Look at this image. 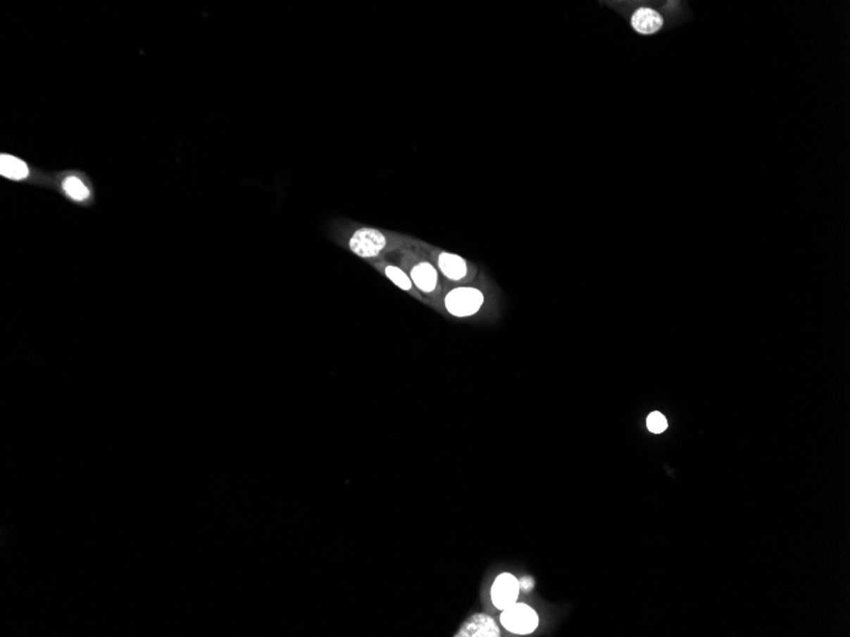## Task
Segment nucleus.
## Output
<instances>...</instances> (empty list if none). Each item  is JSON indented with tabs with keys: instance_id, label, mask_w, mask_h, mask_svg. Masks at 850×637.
<instances>
[{
	"instance_id": "f257e3e1",
	"label": "nucleus",
	"mask_w": 850,
	"mask_h": 637,
	"mask_svg": "<svg viewBox=\"0 0 850 637\" xmlns=\"http://www.w3.org/2000/svg\"><path fill=\"white\" fill-rule=\"evenodd\" d=\"M482 303L484 294L476 288H456L451 290L444 299L446 308L456 317H468L477 313Z\"/></svg>"
},
{
	"instance_id": "f03ea898",
	"label": "nucleus",
	"mask_w": 850,
	"mask_h": 637,
	"mask_svg": "<svg viewBox=\"0 0 850 637\" xmlns=\"http://www.w3.org/2000/svg\"><path fill=\"white\" fill-rule=\"evenodd\" d=\"M501 622L508 631L513 633L528 635L537 629L539 616L527 605L514 603L503 611Z\"/></svg>"
},
{
	"instance_id": "7ed1b4c3",
	"label": "nucleus",
	"mask_w": 850,
	"mask_h": 637,
	"mask_svg": "<svg viewBox=\"0 0 850 637\" xmlns=\"http://www.w3.org/2000/svg\"><path fill=\"white\" fill-rule=\"evenodd\" d=\"M387 239L380 230L372 228H362L356 230L350 238V250L358 256L369 258L380 255V252L386 247Z\"/></svg>"
},
{
	"instance_id": "20e7f679",
	"label": "nucleus",
	"mask_w": 850,
	"mask_h": 637,
	"mask_svg": "<svg viewBox=\"0 0 850 637\" xmlns=\"http://www.w3.org/2000/svg\"><path fill=\"white\" fill-rule=\"evenodd\" d=\"M520 595V585L518 580L512 574H501L495 579L494 584L492 586V600L493 605L504 611L508 607L514 605Z\"/></svg>"
},
{
	"instance_id": "39448f33",
	"label": "nucleus",
	"mask_w": 850,
	"mask_h": 637,
	"mask_svg": "<svg viewBox=\"0 0 850 637\" xmlns=\"http://www.w3.org/2000/svg\"><path fill=\"white\" fill-rule=\"evenodd\" d=\"M456 637H499L501 631L495 624L494 619L484 614H474L468 618L461 629L456 633Z\"/></svg>"
},
{
	"instance_id": "423d86ee",
	"label": "nucleus",
	"mask_w": 850,
	"mask_h": 637,
	"mask_svg": "<svg viewBox=\"0 0 850 637\" xmlns=\"http://www.w3.org/2000/svg\"><path fill=\"white\" fill-rule=\"evenodd\" d=\"M663 25L662 15L652 8H639L632 17V26L640 34L658 32Z\"/></svg>"
},
{
	"instance_id": "0eeeda50",
	"label": "nucleus",
	"mask_w": 850,
	"mask_h": 637,
	"mask_svg": "<svg viewBox=\"0 0 850 637\" xmlns=\"http://www.w3.org/2000/svg\"><path fill=\"white\" fill-rule=\"evenodd\" d=\"M438 265L443 275L447 276L451 280H461L468 275V265L458 255L443 252L438 258Z\"/></svg>"
},
{
	"instance_id": "6e6552de",
	"label": "nucleus",
	"mask_w": 850,
	"mask_h": 637,
	"mask_svg": "<svg viewBox=\"0 0 850 637\" xmlns=\"http://www.w3.org/2000/svg\"><path fill=\"white\" fill-rule=\"evenodd\" d=\"M411 280L423 291H433L438 283V272L433 265L422 263L411 270Z\"/></svg>"
},
{
	"instance_id": "1a4fd4ad",
	"label": "nucleus",
	"mask_w": 850,
	"mask_h": 637,
	"mask_svg": "<svg viewBox=\"0 0 850 637\" xmlns=\"http://www.w3.org/2000/svg\"><path fill=\"white\" fill-rule=\"evenodd\" d=\"M0 173L11 179H25L30 173L28 165L13 156L1 154L0 158Z\"/></svg>"
},
{
	"instance_id": "9d476101",
	"label": "nucleus",
	"mask_w": 850,
	"mask_h": 637,
	"mask_svg": "<svg viewBox=\"0 0 850 637\" xmlns=\"http://www.w3.org/2000/svg\"><path fill=\"white\" fill-rule=\"evenodd\" d=\"M63 189L65 191L68 196L72 197L73 200H77V201H83L89 195L86 184H83L80 178L77 177L66 178L65 181H64V184H63Z\"/></svg>"
},
{
	"instance_id": "9b49d317",
	"label": "nucleus",
	"mask_w": 850,
	"mask_h": 637,
	"mask_svg": "<svg viewBox=\"0 0 850 637\" xmlns=\"http://www.w3.org/2000/svg\"><path fill=\"white\" fill-rule=\"evenodd\" d=\"M386 275H387V277H389L392 283L396 284L402 290L411 289V285H413L411 279L401 269H399L396 266H387L386 267Z\"/></svg>"
},
{
	"instance_id": "f8f14e48",
	"label": "nucleus",
	"mask_w": 850,
	"mask_h": 637,
	"mask_svg": "<svg viewBox=\"0 0 850 637\" xmlns=\"http://www.w3.org/2000/svg\"><path fill=\"white\" fill-rule=\"evenodd\" d=\"M646 427L652 433H663L667 429L666 417L659 412H652L646 419Z\"/></svg>"
},
{
	"instance_id": "ddd939ff",
	"label": "nucleus",
	"mask_w": 850,
	"mask_h": 637,
	"mask_svg": "<svg viewBox=\"0 0 850 637\" xmlns=\"http://www.w3.org/2000/svg\"><path fill=\"white\" fill-rule=\"evenodd\" d=\"M518 585H520V591H526V593H530V591H532V589H534V586H535L534 578H532V576H528V575H527V576H522V578L520 579V580H518Z\"/></svg>"
}]
</instances>
